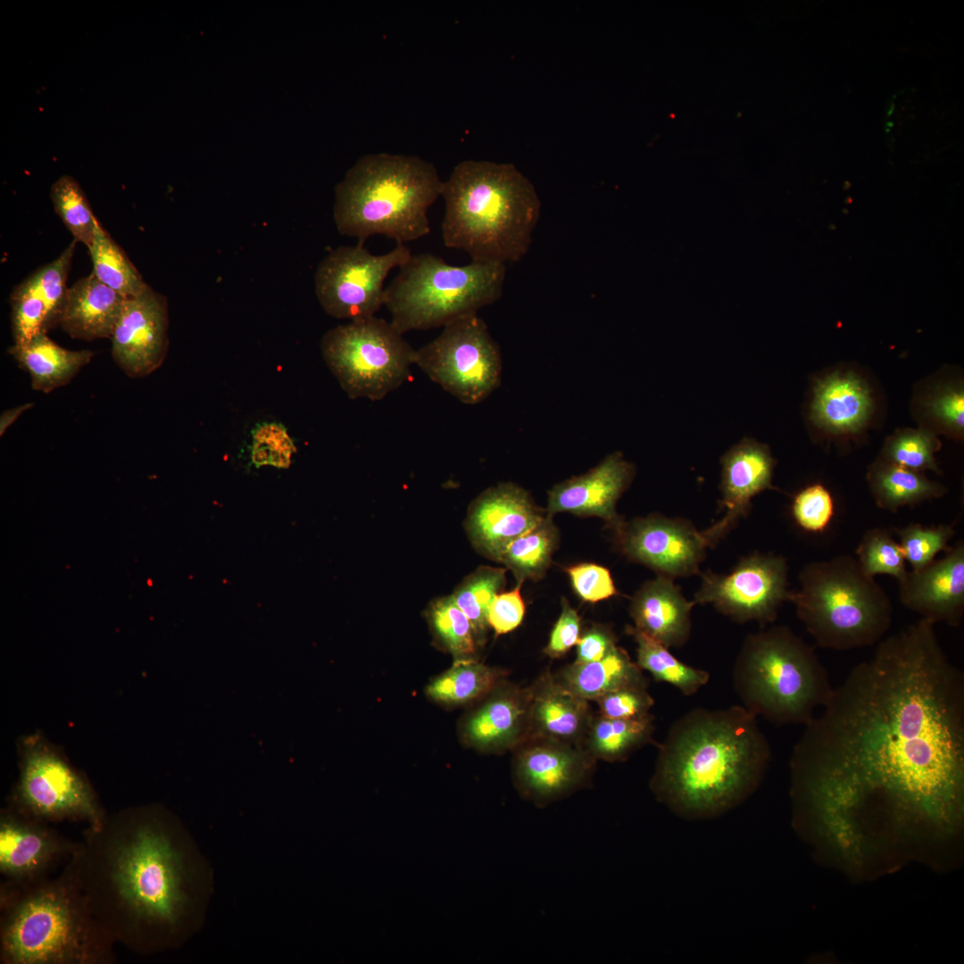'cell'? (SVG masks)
Listing matches in <instances>:
<instances>
[{
	"mask_svg": "<svg viewBox=\"0 0 964 964\" xmlns=\"http://www.w3.org/2000/svg\"><path fill=\"white\" fill-rule=\"evenodd\" d=\"M385 288L391 323L402 334L444 327L500 299L506 266L472 262L453 266L429 253L411 254Z\"/></svg>",
	"mask_w": 964,
	"mask_h": 964,
	"instance_id": "9c48e42d",
	"label": "cell"
},
{
	"mask_svg": "<svg viewBox=\"0 0 964 964\" xmlns=\"http://www.w3.org/2000/svg\"><path fill=\"white\" fill-rule=\"evenodd\" d=\"M443 242L472 262H519L528 251L541 202L532 183L511 163L468 160L441 188Z\"/></svg>",
	"mask_w": 964,
	"mask_h": 964,
	"instance_id": "277c9868",
	"label": "cell"
},
{
	"mask_svg": "<svg viewBox=\"0 0 964 964\" xmlns=\"http://www.w3.org/2000/svg\"><path fill=\"white\" fill-rule=\"evenodd\" d=\"M594 762L582 746L530 735L516 748L513 780L523 798L543 807L586 787Z\"/></svg>",
	"mask_w": 964,
	"mask_h": 964,
	"instance_id": "2e32d148",
	"label": "cell"
},
{
	"mask_svg": "<svg viewBox=\"0 0 964 964\" xmlns=\"http://www.w3.org/2000/svg\"><path fill=\"white\" fill-rule=\"evenodd\" d=\"M428 616L436 637L457 659L475 652L478 640L473 626L452 595L436 601Z\"/></svg>",
	"mask_w": 964,
	"mask_h": 964,
	"instance_id": "f35d334b",
	"label": "cell"
},
{
	"mask_svg": "<svg viewBox=\"0 0 964 964\" xmlns=\"http://www.w3.org/2000/svg\"><path fill=\"white\" fill-rule=\"evenodd\" d=\"M530 735L582 746L593 719L584 700L545 673L529 687Z\"/></svg>",
	"mask_w": 964,
	"mask_h": 964,
	"instance_id": "484cf974",
	"label": "cell"
},
{
	"mask_svg": "<svg viewBox=\"0 0 964 964\" xmlns=\"http://www.w3.org/2000/svg\"><path fill=\"white\" fill-rule=\"evenodd\" d=\"M720 464L721 504L726 513L705 529L713 544L748 513L755 495L774 488L775 459L768 445L753 438L744 437L733 445L721 457Z\"/></svg>",
	"mask_w": 964,
	"mask_h": 964,
	"instance_id": "7402d4cb",
	"label": "cell"
},
{
	"mask_svg": "<svg viewBox=\"0 0 964 964\" xmlns=\"http://www.w3.org/2000/svg\"><path fill=\"white\" fill-rule=\"evenodd\" d=\"M442 184L434 165L419 157L362 156L335 188L337 229L362 244L375 235L401 244L421 238L430 232L428 210Z\"/></svg>",
	"mask_w": 964,
	"mask_h": 964,
	"instance_id": "8992f818",
	"label": "cell"
},
{
	"mask_svg": "<svg viewBox=\"0 0 964 964\" xmlns=\"http://www.w3.org/2000/svg\"><path fill=\"white\" fill-rule=\"evenodd\" d=\"M465 719L463 737L472 747L501 752L517 748L530 735V691L497 685Z\"/></svg>",
	"mask_w": 964,
	"mask_h": 964,
	"instance_id": "603a6c76",
	"label": "cell"
},
{
	"mask_svg": "<svg viewBox=\"0 0 964 964\" xmlns=\"http://www.w3.org/2000/svg\"><path fill=\"white\" fill-rule=\"evenodd\" d=\"M627 631L636 643L637 665L656 681L668 683L686 696L695 694L710 680V673L680 661L669 648L635 627Z\"/></svg>",
	"mask_w": 964,
	"mask_h": 964,
	"instance_id": "1f68e13d",
	"label": "cell"
},
{
	"mask_svg": "<svg viewBox=\"0 0 964 964\" xmlns=\"http://www.w3.org/2000/svg\"><path fill=\"white\" fill-rule=\"evenodd\" d=\"M613 529L619 550L629 560L672 579L699 573L707 548L713 545L705 530L661 514L621 521Z\"/></svg>",
	"mask_w": 964,
	"mask_h": 964,
	"instance_id": "9a60e30c",
	"label": "cell"
},
{
	"mask_svg": "<svg viewBox=\"0 0 964 964\" xmlns=\"http://www.w3.org/2000/svg\"><path fill=\"white\" fill-rule=\"evenodd\" d=\"M547 515L520 486L502 483L480 494L470 504L466 529L478 551L499 561L508 545Z\"/></svg>",
	"mask_w": 964,
	"mask_h": 964,
	"instance_id": "d6986e66",
	"label": "cell"
},
{
	"mask_svg": "<svg viewBox=\"0 0 964 964\" xmlns=\"http://www.w3.org/2000/svg\"><path fill=\"white\" fill-rule=\"evenodd\" d=\"M940 446L936 434L928 428L900 429L887 438L879 458L917 471L930 470L939 474L935 453Z\"/></svg>",
	"mask_w": 964,
	"mask_h": 964,
	"instance_id": "74e56055",
	"label": "cell"
},
{
	"mask_svg": "<svg viewBox=\"0 0 964 964\" xmlns=\"http://www.w3.org/2000/svg\"><path fill=\"white\" fill-rule=\"evenodd\" d=\"M411 255L404 244L383 254H373L363 244L339 246L319 263L314 274L317 299L323 310L337 319L374 316L385 304L384 282L394 268Z\"/></svg>",
	"mask_w": 964,
	"mask_h": 964,
	"instance_id": "4fadbf2b",
	"label": "cell"
},
{
	"mask_svg": "<svg viewBox=\"0 0 964 964\" xmlns=\"http://www.w3.org/2000/svg\"><path fill=\"white\" fill-rule=\"evenodd\" d=\"M522 582L511 591L498 594L489 611L488 623L497 635L514 630L522 622L525 604L520 594Z\"/></svg>",
	"mask_w": 964,
	"mask_h": 964,
	"instance_id": "c3c4849f",
	"label": "cell"
},
{
	"mask_svg": "<svg viewBox=\"0 0 964 964\" xmlns=\"http://www.w3.org/2000/svg\"><path fill=\"white\" fill-rule=\"evenodd\" d=\"M732 680L742 706L776 725H806L834 689L814 649L785 626L745 638Z\"/></svg>",
	"mask_w": 964,
	"mask_h": 964,
	"instance_id": "52a82bcc",
	"label": "cell"
},
{
	"mask_svg": "<svg viewBox=\"0 0 964 964\" xmlns=\"http://www.w3.org/2000/svg\"><path fill=\"white\" fill-rule=\"evenodd\" d=\"M168 303L147 287L127 298L113 329L112 355L130 378H144L163 362L169 346Z\"/></svg>",
	"mask_w": 964,
	"mask_h": 964,
	"instance_id": "ac0fdd59",
	"label": "cell"
},
{
	"mask_svg": "<svg viewBox=\"0 0 964 964\" xmlns=\"http://www.w3.org/2000/svg\"><path fill=\"white\" fill-rule=\"evenodd\" d=\"M790 602L818 646L836 651L880 642L893 621V604L874 578L849 554L806 564Z\"/></svg>",
	"mask_w": 964,
	"mask_h": 964,
	"instance_id": "ba28073f",
	"label": "cell"
},
{
	"mask_svg": "<svg viewBox=\"0 0 964 964\" xmlns=\"http://www.w3.org/2000/svg\"><path fill=\"white\" fill-rule=\"evenodd\" d=\"M580 637V619L578 612L569 605L566 598L561 601V612L551 634L544 649L552 658L565 654L576 645Z\"/></svg>",
	"mask_w": 964,
	"mask_h": 964,
	"instance_id": "681fc988",
	"label": "cell"
},
{
	"mask_svg": "<svg viewBox=\"0 0 964 964\" xmlns=\"http://www.w3.org/2000/svg\"><path fill=\"white\" fill-rule=\"evenodd\" d=\"M2 964H112L116 943L93 914L68 861L38 883H1Z\"/></svg>",
	"mask_w": 964,
	"mask_h": 964,
	"instance_id": "5b68a950",
	"label": "cell"
},
{
	"mask_svg": "<svg viewBox=\"0 0 964 964\" xmlns=\"http://www.w3.org/2000/svg\"><path fill=\"white\" fill-rule=\"evenodd\" d=\"M127 298L91 273L68 288L61 328L72 338H111Z\"/></svg>",
	"mask_w": 964,
	"mask_h": 964,
	"instance_id": "4316f807",
	"label": "cell"
},
{
	"mask_svg": "<svg viewBox=\"0 0 964 964\" xmlns=\"http://www.w3.org/2000/svg\"><path fill=\"white\" fill-rule=\"evenodd\" d=\"M653 731L652 714L636 719L600 715L592 719L582 747L595 760L620 761L650 743Z\"/></svg>",
	"mask_w": 964,
	"mask_h": 964,
	"instance_id": "4dcf8cb0",
	"label": "cell"
},
{
	"mask_svg": "<svg viewBox=\"0 0 964 964\" xmlns=\"http://www.w3.org/2000/svg\"><path fill=\"white\" fill-rule=\"evenodd\" d=\"M646 687L627 686L601 696L596 700L600 715L623 719H636L650 715L654 700Z\"/></svg>",
	"mask_w": 964,
	"mask_h": 964,
	"instance_id": "bcb514c9",
	"label": "cell"
},
{
	"mask_svg": "<svg viewBox=\"0 0 964 964\" xmlns=\"http://www.w3.org/2000/svg\"><path fill=\"white\" fill-rule=\"evenodd\" d=\"M791 511L801 528L810 533H820L829 526L834 517V499L823 485H810L795 494Z\"/></svg>",
	"mask_w": 964,
	"mask_h": 964,
	"instance_id": "ee69618b",
	"label": "cell"
},
{
	"mask_svg": "<svg viewBox=\"0 0 964 964\" xmlns=\"http://www.w3.org/2000/svg\"><path fill=\"white\" fill-rule=\"evenodd\" d=\"M13 345H23L40 333H48V312L45 300L29 276L19 284L10 298Z\"/></svg>",
	"mask_w": 964,
	"mask_h": 964,
	"instance_id": "60d3db41",
	"label": "cell"
},
{
	"mask_svg": "<svg viewBox=\"0 0 964 964\" xmlns=\"http://www.w3.org/2000/svg\"><path fill=\"white\" fill-rule=\"evenodd\" d=\"M925 415L937 430L956 438L963 436L964 392L953 383L937 386L927 395L924 404Z\"/></svg>",
	"mask_w": 964,
	"mask_h": 964,
	"instance_id": "7bdbcfd3",
	"label": "cell"
},
{
	"mask_svg": "<svg viewBox=\"0 0 964 964\" xmlns=\"http://www.w3.org/2000/svg\"><path fill=\"white\" fill-rule=\"evenodd\" d=\"M252 437L251 461L254 466L289 467L296 447L284 426L274 422L261 424L253 429Z\"/></svg>",
	"mask_w": 964,
	"mask_h": 964,
	"instance_id": "f6af8a7d",
	"label": "cell"
},
{
	"mask_svg": "<svg viewBox=\"0 0 964 964\" xmlns=\"http://www.w3.org/2000/svg\"><path fill=\"white\" fill-rule=\"evenodd\" d=\"M867 481L877 505L891 512L943 496L947 488L923 472L877 459L867 471Z\"/></svg>",
	"mask_w": 964,
	"mask_h": 964,
	"instance_id": "f546056e",
	"label": "cell"
},
{
	"mask_svg": "<svg viewBox=\"0 0 964 964\" xmlns=\"http://www.w3.org/2000/svg\"><path fill=\"white\" fill-rule=\"evenodd\" d=\"M504 585V569L481 567L468 576L452 595L472 624L478 640L489 627L491 605Z\"/></svg>",
	"mask_w": 964,
	"mask_h": 964,
	"instance_id": "d590c367",
	"label": "cell"
},
{
	"mask_svg": "<svg viewBox=\"0 0 964 964\" xmlns=\"http://www.w3.org/2000/svg\"><path fill=\"white\" fill-rule=\"evenodd\" d=\"M555 679L586 701H596L610 692L627 686H647L640 667L619 646L599 661L568 666Z\"/></svg>",
	"mask_w": 964,
	"mask_h": 964,
	"instance_id": "f1b7e54d",
	"label": "cell"
},
{
	"mask_svg": "<svg viewBox=\"0 0 964 964\" xmlns=\"http://www.w3.org/2000/svg\"><path fill=\"white\" fill-rule=\"evenodd\" d=\"M32 406V403H26L4 411L0 417V435L3 436L6 429L20 417V415Z\"/></svg>",
	"mask_w": 964,
	"mask_h": 964,
	"instance_id": "816d5d0a",
	"label": "cell"
},
{
	"mask_svg": "<svg viewBox=\"0 0 964 964\" xmlns=\"http://www.w3.org/2000/svg\"><path fill=\"white\" fill-rule=\"evenodd\" d=\"M443 328L436 338L416 350L415 364L461 402L478 403L500 385L499 346L478 313Z\"/></svg>",
	"mask_w": 964,
	"mask_h": 964,
	"instance_id": "7c38bea8",
	"label": "cell"
},
{
	"mask_svg": "<svg viewBox=\"0 0 964 964\" xmlns=\"http://www.w3.org/2000/svg\"><path fill=\"white\" fill-rule=\"evenodd\" d=\"M769 760V744L757 717L744 706L695 708L669 727L650 788L677 817L712 819L753 794Z\"/></svg>",
	"mask_w": 964,
	"mask_h": 964,
	"instance_id": "3957f363",
	"label": "cell"
},
{
	"mask_svg": "<svg viewBox=\"0 0 964 964\" xmlns=\"http://www.w3.org/2000/svg\"><path fill=\"white\" fill-rule=\"evenodd\" d=\"M919 619L878 642L807 723L792 783L839 814L869 803L950 820L962 810L964 679Z\"/></svg>",
	"mask_w": 964,
	"mask_h": 964,
	"instance_id": "6da1fadb",
	"label": "cell"
},
{
	"mask_svg": "<svg viewBox=\"0 0 964 964\" xmlns=\"http://www.w3.org/2000/svg\"><path fill=\"white\" fill-rule=\"evenodd\" d=\"M898 581L899 598L907 609L933 624H960L964 614V544Z\"/></svg>",
	"mask_w": 964,
	"mask_h": 964,
	"instance_id": "ffe728a7",
	"label": "cell"
},
{
	"mask_svg": "<svg viewBox=\"0 0 964 964\" xmlns=\"http://www.w3.org/2000/svg\"><path fill=\"white\" fill-rule=\"evenodd\" d=\"M88 251L93 263L92 273L123 297L136 296L148 287L125 252L99 221Z\"/></svg>",
	"mask_w": 964,
	"mask_h": 964,
	"instance_id": "e575fe53",
	"label": "cell"
},
{
	"mask_svg": "<svg viewBox=\"0 0 964 964\" xmlns=\"http://www.w3.org/2000/svg\"><path fill=\"white\" fill-rule=\"evenodd\" d=\"M894 532L899 537L904 558L913 571L928 565L940 552L949 550L948 543L955 534L953 524L924 527L911 523L895 528Z\"/></svg>",
	"mask_w": 964,
	"mask_h": 964,
	"instance_id": "b9f144b4",
	"label": "cell"
},
{
	"mask_svg": "<svg viewBox=\"0 0 964 964\" xmlns=\"http://www.w3.org/2000/svg\"><path fill=\"white\" fill-rule=\"evenodd\" d=\"M578 596L587 602H597L618 594L611 572L595 563H578L565 569Z\"/></svg>",
	"mask_w": 964,
	"mask_h": 964,
	"instance_id": "7dc6e473",
	"label": "cell"
},
{
	"mask_svg": "<svg viewBox=\"0 0 964 964\" xmlns=\"http://www.w3.org/2000/svg\"><path fill=\"white\" fill-rule=\"evenodd\" d=\"M636 475V467L620 452L607 455L589 471L566 479L548 492L546 513L569 512L597 517L613 528L622 520L616 505Z\"/></svg>",
	"mask_w": 964,
	"mask_h": 964,
	"instance_id": "44dd1931",
	"label": "cell"
},
{
	"mask_svg": "<svg viewBox=\"0 0 964 964\" xmlns=\"http://www.w3.org/2000/svg\"><path fill=\"white\" fill-rule=\"evenodd\" d=\"M151 806L126 808L87 827L68 860L91 910L113 941L148 953L190 903L186 856Z\"/></svg>",
	"mask_w": 964,
	"mask_h": 964,
	"instance_id": "7a4b0ae2",
	"label": "cell"
},
{
	"mask_svg": "<svg viewBox=\"0 0 964 964\" xmlns=\"http://www.w3.org/2000/svg\"><path fill=\"white\" fill-rule=\"evenodd\" d=\"M49 822L8 804L0 812V872L4 884L29 885L51 877L75 852Z\"/></svg>",
	"mask_w": 964,
	"mask_h": 964,
	"instance_id": "e0dca14e",
	"label": "cell"
},
{
	"mask_svg": "<svg viewBox=\"0 0 964 964\" xmlns=\"http://www.w3.org/2000/svg\"><path fill=\"white\" fill-rule=\"evenodd\" d=\"M19 777L9 804L46 822L85 821L96 827L106 813L88 779L41 733L18 744Z\"/></svg>",
	"mask_w": 964,
	"mask_h": 964,
	"instance_id": "8fae6325",
	"label": "cell"
},
{
	"mask_svg": "<svg viewBox=\"0 0 964 964\" xmlns=\"http://www.w3.org/2000/svg\"><path fill=\"white\" fill-rule=\"evenodd\" d=\"M786 560L773 553H754L742 559L727 574L707 571L693 603H711L737 622H773L780 607L790 601Z\"/></svg>",
	"mask_w": 964,
	"mask_h": 964,
	"instance_id": "5bb4252c",
	"label": "cell"
},
{
	"mask_svg": "<svg viewBox=\"0 0 964 964\" xmlns=\"http://www.w3.org/2000/svg\"><path fill=\"white\" fill-rule=\"evenodd\" d=\"M616 646V637L611 629L603 626L592 627L579 637L574 663L584 664L599 661Z\"/></svg>",
	"mask_w": 964,
	"mask_h": 964,
	"instance_id": "f907efd6",
	"label": "cell"
},
{
	"mask_svg": "<svg viewBox=\"0 0 964 964\" xmlns=\"http://www.w3.org/2000/svg\"><path fill=\"white\" fill-rule=\"evenodd\" d=\"M558 544V531L548 514L530 530L513 540L500 562L515 575L518 582L536 580L547 570Z\"/></svg>",
	"mask_w": 964,
	"mask_h": 964,
	"instance_id": "836d02e7",
	"label": "cell"
},
{
	"mask_svg": "<svg viewBox=\"0 0 964 964\" xmlns=\"http://www.w3.org/2000/svg\"><path fill=\"white\" fill-rule=\"evenodd\" d=\"M322 357L352 399L381 400L411 376L416 350L391 321L375 315L328 330Z\"/></svg>",
	"mask_w": 964,
	"mask_h": 964,
	"instance_id": "30bf717a",
	"label": "cell"
},
{
	"mask_svg": "<svg viewBox=\"0 0 964 964\" xmlns=\"http://www.w3.org/2000/svg\"><path fill=\"white\" fill-rule=\"evenodd\" d=\"M855 554L862 570L872 578L884 574L899 580L907 572L902 547L888 529L874 528L867 530Z\"/></svg>",
	"mask_w": 964,
	"mask_h": 964,
	"instance_id": "ab89813d",
	"label": "cell"
},
{
	"mask_svg": "<svg viewBox=\"0 0 964 964\" xmlns=\"http://www.w3.org/2000/svg\"><path fill=\"white\" fill-rule=\"evenodd\" d=\"M501 673L470 658L457 659L453 666L427 686L433 700L461 705L488 694L499 683Z\"/></svg>",
	"mask_w": 964,
	"mask_h": 964,
	"instance_id": "d6a6232c",
	"label": "cell"
},
{
	"mask_svg": "<svg viewBox=\"0 0 964 964\" xmlns=\"http://www.w3.org/2000/svg\"><path fill=\"white\" fill-rule=\"evenodd\" d=\"M50 198L55 212L73 236V240L88 248L93 242L98 220L78 181L70 175L60 177L51 187Z\"/></svg>",
	"mask_w": 964,
	"mask_h": 964,
	"instance_id": "8d00e7d4",
	"label": "cell"
},
{
	"mask_svg": "<svg viewBox=\"0 0 964 964\" xmlns=\"http://www.w3.org/2000/svg\"><path fill=\"white\" fill-rule=\"evenodd\" d=\"M874 398L866 381L852 371H835L816 380L809 417L813 425L834 436H852L868 426Z\"/></svg>",
	"mask_w": 964,
	"mask_h": 964,
	"instance_id": "cb8c5ba5",
	"label": "cell"
},
{
	"mask_svg": "<svg viewBox=\"0 0 964 964\" xmlns=\"http://www.w3.org/2000/svg\"><path fill=\"white\" fill-rule=\"evenodd\" d=\"M9 353L29 374L31 387L46 394L67 385L94 356L90 350L63 348L46 333L35 336L26 345H12Z\"/></svg>",
	"mask_w": 964,
	"mask_h": 964,
	"instance_id": "83f0119b",
	"label": "cell"
},
{
	"mask_svg": "<svg viewBox=\"0 0 964 964\" xmlns=\"http://www.w3.org/2000/svg\"><path fill=\"white\" fill-rule=\"evenodd\" d=\"M694 606L672 578L659 575L636 593L629 611L636 629L669 648L688 641Z\"/></svg>",
	"mask_w": 964,
	"mask_h": 964,
	"instance_id": "d4e9b609",
	"label": "cell"
}]
</instances>
